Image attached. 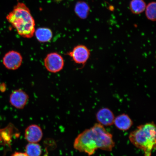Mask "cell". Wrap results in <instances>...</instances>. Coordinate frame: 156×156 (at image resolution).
<instances>
[{"label":"cell","instance_id":"6da1fadb","mask_svg":"<svg viewBox=\"0 0 156 156\" xmlns=\"http://www.w3.org/2000/svg\"><path fill=\"white\" fill-rule=\"evenodd\" d=\"M115 146L112 134L98 123L79 134L73 144L76 150L89 156L93 155L98 149L112 151Z\"/></svg>","mask_w":156,"mask_h":156},{"label":"cell","instance_id":"7a4b0ae2","mask_svg":"<svg viewBox=\"0 0 156 156\" xmlns=\"http://www.w3.org/2000/svg\"><path fill=\"white\" fill-rule=\"evenodd\" d=\"M8 21L23 37L30 38L35 31L34 20L24 3L18 2L6 17Z\"/></svg>","mask_w":156,"mask_h":156},{"label":"cell","instance_id":"3957f363","mask_svg":"<svg viewBox=\"0 0 156 156\" xmlns=\"http://www.w3.org/2000/svg\"><path fill=\"white\" fill-rule=\"evenodd\" d=\"M156 126L153 122L141 125L130 133L129 138L132 144L143 151L144 156H151L156 147Z\"/></svg>","mask_w":156,"mask_h":156},{"label":"cell","instance_id":"277c9868","mask_svg":"<svg viewBox=\"0 0 156 156\" xmlns=\"http://www.w3.org/2000/svg\"><path fill=\"white\" fill-rule=\"evenodd\" d=\"M67 55L76 64L84 66L90 58L91 51L87 46L79 44L75 46Z\"/></svg>","mask_w":156,"mask_h":156},{"label":"cell","instance_id":"5b68a950","mask_svg":"<svg viewBox=\"0 0 156 156\" xmlns=\"http://www.w3.org/2000/svg\"><path fill=\"white\" fill-rule=\"evenodd\" d=\"M44 66L50 73H56L63 69L64 62L63 57L57 52H51L44 58Z\"/></svg>","mask_w":156,"mask_h":156},{"label":"cell","instance_id":"8992f818","mask_svg":"<svg viewBox=\"0 0 156 156\" xmlns=\"http://www.w3.org/2000/svg\"><path fill=\"white\" fill-rule=\"evenodd\" d=\"M23 57L18 52L11 51L6 54L3 58V63L7 69H18L22 63Z\"/></svg>","mask_w":156,"mask_h":156},{"label":"cell","instance_id":"52a82bcc","mask_svg":"<svg viewBox=\"0 0 156 156\" xmlns=\"http://www.w3.org/2000/svg\"><path fill=\"white\" fill-rule=\"evenodd\" d=\"M28 94L23 90L13 91L9 97V102L15 108L21 109L24 108L29 100Z\"/></svg>","mask_w":156,"mask_h":156},{"label":"cell","instance_id":"ba28073f","mask_svg":"<svg viewBox=\"0 0 156 156\" xmlns=\"http://www.w3.org/2000/svg\"><path fill=\"white\" fill-rule=\"evenodd\" d=\"M43 135L41 128L36 124L31 125L25 130V138L29 143H38L42 140Z\"/></svg>","mask_w":156,"mask_h":156},{"label":"cell","instance_id":"9c48e42d","mask_svg":"<svg viewBox=\"0 0 156 156\" xmlns=\"http://www.w3.org/2000/svg\"><path fill=\"white\" fill-rule=\"evenodd\" d=\"M96 118L98 123L103 126H110L114 124L115 117L112 110L105 107L100 109L97 112Z\"/></svg>","mask_w":156,"mask_h":156},{"label":"cell","instance_id":"30bf717a","mask_svg":"<svg viewBox=\"0 0 156 156\" xmlns=\"http://www.w3.org/2000/svg\"><path fill=\"white\" fill-rule=\"evenodd\" d=\"M114 124L119 129L126 131L131 127L133 122L128 115L122 114L115 118Z\"/></svg>","mask_w":156,"mask_h":156},{"label":"cell","instance_id":"8fae6325","mask_svg":"<svg viewBox=\"0 0 156 156\" xmlns=\"http://www.w3.org/2000/svg\"><path fill=\"white\" fill-rule=\"evenodd\" d=\"M74 11L75 14L79 18L85 20L89 16L90 8L86 2L79 1L76 4Z\"/></svg>","mask_w":156,"mask_h":156},{"label":"cell","instance_id":"7c38bea8","mask_svg":"<svg viewBox=\"0 0 156 156\" xmlns=\"http://www.w3.org/2000/svg\"><path fill=\"white\" fill-rule=\"evenodd\" d=\"M34 34L37 40L42 43L50 41L53 36L51 30L47 28H38L35 30Z\"/></svg>","mask_w":156,"mask_h":156},{"label":"cell","instance_id":"4fadbf2b","mask_svg":"<svg viewBox=\"0 0 156 156\" xmlns=\"http://www.w3.org/2000/svg\"><path fill=\"white\" fill-rule=\"evenodd\" d=\"M146 6L144 0H131L129 5L130 12L134 15H140L145 11Z\"/></svg>","mask_w":156,"mask_h":156},{"label":"cell","instance_id":"5bb4252c","mask_svg":"<svg viewBox=\"0 0 156 156\" xmlns=\"http://www.w3.org/2000/svg\"><path fill=\"white\" fill-rule=\"evenodd\" d=\"M42 148L38 143H29L25 147V154L28 156H40Z\"/></svg>","mask_w":156,"mask_h":156},{"label":"cell","instance_id":"9a60e30c","mask_svg":"<svg viewBox=\"0 0 156 156\" xmlns=\"http://www.w3.org/2000/svg\"><path fill=\"white\" fill-rule=\"evenodd\" d=\"M13 133V127L12 124H9L6 127L0 129L2 141L5 144H9L11 142Z\"/></svg>","mask_w":156,"mask_h":156},{"label":"cell","instance_id":"2e32d148","mask_svg":"<svg viewBox=\"0 0 156 156\" xmlns=\"http://www.w3.org/2000/svg\"><path fill=\"white\" fill-rule=\"evenodd\" d=\"M145 12L146 17L148 20L155 22L156 20V2H150L146 5Z\"/></svg>","mask_w":156,"mask_h":156},{"label":"cell","instance_id":"e0dca14e","mask_svg":"<svg viewBox=\"0 0 156 156\" xmlns=\"http://www.w3.org/2000/svg\"><path fill=\"white\" fill-rule=\"evenodd\" d=\"M11 156H28L25 153L16 152Z\"/></svg>","mask_w":156,"mask_h":156},{"label":"cell","instance_id":"ac0fdd59","mask_svg":"<svg viewBox=\"0 0 156 156\" xmlns=\"http://www.w3.org/2000/svg\"><path fill=\"white\" fill-rule=\"evenodd\" d=\"M6 90V85L5 83H2L0 84V90L2 92H4Z\"/></svg>","mask_w":156,"mask_h":156},{"label":"cell","instance_id":"d6986e66","mask_svg":"<svg viewBox=\"0 0 156 156\" xmlns=\"http://www.w3.org/2000/svg\"><path fill=\"white\" fill-rule=\"evenodd\" d=\"M2 141V140L1 138V135H0V143H1V142Z\"/></svg>","mask_w":156,"mask_h":156},{"label":"cell","instance_id":"ffe728a7","mask_svg":"<svg viewBox=\"0 0 156 156\" xmlns=\"http://www.w3.org/2000/svg\"><path fill=\"white\" fill-rule=\"evenodd\" d=\"M55 1H61V0H55Z\"/></svg>","mask_w":156,"mask_h":156}]
</instances>
